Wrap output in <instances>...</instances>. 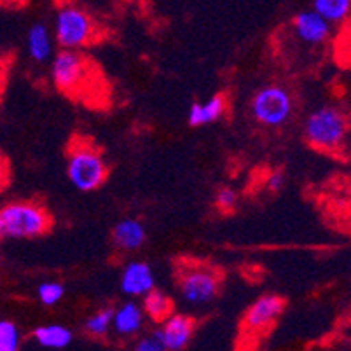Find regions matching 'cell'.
Here are the masks:
<instances>
[{
	"instance_id": "6da1fadb",
	"label": "cell",
	"mask_w": 351,
	"mask_h": 351,
	"mask_svg": "<svg viewBox=\"0 0 351 351\" xmlns=\"http://www.w3.org/2000/svg\"><path fill=\"white\" fill-rule=\"evenodd\" d=\"M51 215L32 201H12L0 208V239H28L49 231Z\"/></svg>"
},
{
	"instance_id": "7a4b0ae2",
	"label": "cell",
	"mask_w": 351,
	"mask_h": 351,
	"mask_svg": "<svg viewBox=\"0 0 351 351\" xmlns=\"http://www.w3.org/2000/svg\"><path fill=\"white\" fill-rule=\"evenodd\" d=\"M304 136L309 145L318 151H341L348 136L346 116L336 107L318 108L306 119Z\"/></svg>"
},
{
	"instance_id": "3957f363",
	"label": "cell",
	"mask_w": 351,
	"mask_h": 351,
	"mask_svg": "<svg viewBox=\"0 0 351 351\" xmlns=\"http://www.w3.org/2000/svg\"><path fill=\"white\" fill-rule=\"evenodd\" d=\"M107 162L97 147L91 143H77L70 151L66 175L73 187L82 193L95 191L107 180Z\"/></svg>"
},
{
	"instance_id": "277c9868",
	"label": "cell",
	"mask_w": 351,
	"mask_h": 351,
	"mask_svg": "<svg viewBox=\"0 0 351 351\" xmlns=\"http://www.w3.org/2000/svg\"><path fill=\"white\" fill-rule=\"evenodd\" d=\"M250 108L257 123L267 128H280L292 117V95L283 86H264L255 93Z\"/></svg>"
},
{
	"instance_id": "5b68a950",
	"label": "cell",
	"mask_w": 351,
	"mask_h": 351,
	"mask_svg": "<svg viewBox=\"0 0 351 351\" xmlns=\"http://www.w3.org/2000/svg\"><path fill=\"white\" fill-rule=\"evenodd\" d=\"M95 35V23L91 16L79 8L60 9L54 20V39L62 49H79L91 43Z\"/></svg>"
},
{
	"instance_id": "8992f818",
	"label": "cell",
	"mask_w": 351,
	"mask_h": 351,
	"mask_svg": "<svg viewBox=\"0 0 351 351\" xmlns=\"http://www.w3.org/2000/svg\"><path fill=\"white\" fill-rule=\"evenodd\" d=\"M88 60L75 49H62L51 63V75L63 93H77L89 77Z\"/></svg>"
},
{
	"instance_id": "52a82bcc",
	"label": "cell",
	"mask_w": 351,
	"mask_h": 351,
	"mask_svg": "<svg viewBox=\"0 0 351 351\" xmlns=\"http://www.w3.org/2000/svg\"><path fill=\"white\" fill-rule=\"evenodd\" d=\"M184 301L193 306H203L213 301L220 289V278L217 271L205 266H189L180 273L178 280Z\"/></svg>"
},
{
	"instance_id": "ba28073f",
	"label": "cell",
	"mask_w": 351,
	"mask_h": 351,
	"mask_svg": "<svg viewBox=\"0 0 351 351\" xmlns=\"http://www.w3.org/2000/svg\"><path fill=\"white\" fill-rule=\"evenodd\" d=\"M293 34L298 35V39L309 46H318L330 39L332 25L325 21L318 12L302 11L293 18Z\"/></svg>"
},
{
	"instance_id": "9c48e42d",
	"label": "cell",
	"mask_w": 351,
	"mask_h": 351,
	"mask_svg": "<svg viewBox=\"0 0 351 351\" xmlns=\"http://www.w3.org/2000/svg\"><path fill=\"white\" fill-rule=\"evenodd\" d=\"M194 332V320L186 315H170L162 322L158 337L168 351H182L189 344Z\"/></svg>"
},
{
	"instance_id": "30bf717a",
	"label": "cell",
	"mask_w": 351,
	"mask_h": 351,
	"mask_svg": "<svg viewBox=\"0 0 351 351\" xmlns=\"http://www.w3.org/2000/svg\"><path fill=\"white\" fill-rule=\"evenodd\" d=\"M285 301L278 295H264L248 308L245 315V327L248 330H264L276 322V318L283 313Z\"/></svg>"
},
{
	"instance_id": "8fae6325",
	"label": "cell",
	"mask_w": 351,
	"mask_h": 351,
	"mask_svg": "<svg viewBox=\"0 0 351 351\" xmlns=\"http://www.w3.org/2000/svg\"><path fill=\"white\" fill-rule=\"evenodd\" d=\"M154 273L152 267L142 261H133L128 264L121 274V290L132 298H143L154 289Z\"/></svg>"
},
{
	"instance_id": "7c38bea8",
	"label": "cell",
	"mask_w": 351,
	"mask_h": 351,
	"mask_svg": "<svg viewBox=\"0 0 351 351\" xmlns=\"http://www.w3.org/2000/svg\"><path fill=\"white\" fill-rule=\"evenodd\" d=\"M145 228L140 220L124 219L117 222L112 231L114 245L123 252H135L145 243Z\"/></svg>"
},
{
	"instance_id": "4fadbf2b",
	"label": "cell",
	"mask_w": 351,
	"mask_h": 351,
	"mask_svg": "<svg viewBox=\"0 0 351 351\" xmlns=\"http://www.w3.org/2000/svg\"><path fill=\"white\" fill-rule=\"evenodd\" d=\"M226 98L222 95L208 98L203 104H194L189 108V124L191 126H205V124L215 123L226 112Z\"/></svg>"
},
{
	"instance_id": "5bb4252c",
	"label": "cell",
	"mask_w": 351,
	"mask_h": 351,
	"mask_svg": "<svg viewBox=\"0 0 351 351\" xmlns=\"http://www.w3.org/2000/svg\"><path fill=\"white\" fill-rule=\"evenodd\" d=\"M143 324V313L135 302H124L114 309L112 327L119 336H133Z\"/></svg>"
},
{
	"instance_id": "9a60e30c",
	"label": "cell",
	"mask_w": 351,
	"mask_h": 351,
	"mask_svg": "<svg viewBox=\"0 0 351 351\" xmlns=\"http://www.w3.org/2000/svg\"><path fill=\"white\" fill-rule=\"evenodd\" d=\"M27 47L30 58L35 62L44 63L51 58L53 54V37L46 25L37 23L30 28L27 37Z\"/></svg>"
},
{
	"instance_id": "2e32d148",
	"label": "cell",
	"mask_w": 351,
	"mask_h": 351,
	"mask_svg": "<svg viewBox=\"0 0 351 351\" xmlns=\"http://www.w3.org/2000/svg\"><path fill=\"white\" fill-rule=\"evenodd\" d=\"M143 309L152 322L162 324L170 315H173V301L161 290L152 289L143 295Z\"/></svg>"
},
{
	"instance_id": "e0dca14e",
	"label": "cell",
	"mask_w": 351,
	"mask_h": 351,
	"mask_svg": "<svg viewBox=\"0 0 351 351\" xmlns=\"http://www.w3.org/2000/svg\"><path fill=\"white\" fill-rule=\"evenodd\" d=\"M34 339L43 348L62 350V348L69 346L70 341H72V332L63 325H43V327L35 328Z\"/></svg>"
},
{
	"instance_id": "ac0fdd59",
	"label": "cell",
	"mask_w": 351,
	"mask_h": 351,
	"mask_svg": "<svg viewBox=\"0 0 351 351\" xmlns=\"http://www.w3.org/2000/svg\"><path fill=\"white\" fill-rule=\"evenodd\" d=\"M351 0H313V11L330 25H341L348 20Z\"/></svg>"
},
{
	"instance_id": "d6986e66",
	"label": "cell",
	"mask_w": 351,
	"mask_h": 351,
	"mask_svg": "<svg viewBox=\"0 0 351 351\" xmlns=\"http://www.w3.org/2000/svg\"><path fill=\"white\" fill-rule=\"evenodd\" d=\"M112 317H114V309L105 308L100 309L98 313H95L93 317H89L86 320V332H89L91 336H105L108 332V328L112 327Z\"/></svg>"
},
{
	"instance_id": "ffe728a7",
	"label": "cell",
	"mask_w": 351,
	"mask_h": 351,
	"mask_svg": "<svg viewBox=\"0 0 351 351\" xmlns=\"http://www.w3.org/2000/svg\"><path fill=\"white\" fill-rule=\"evenodd\" d=\"M20 330L12 322L0 320V351H20Z\"/></svg>"
},
{
	"instance_id": "44dd1931",
	"label": "cell",
	"mask_w": 351,
	"mask_h": 351,
	"mask_svg": "<svg viewBox=\"0 0 351 351\" xmlns=\"http://www.w3.org/2000/svg\"><path fill=\"white\" fill-rule=\"evenodd\" d=\"M65 289H63L62 283L58 282H44L40 283L39 289H37V295H39L40 302L46 306H54L62 301Z\"/></svg>"
},
{
	"instance_id": "7402d4cb",
	"label": "cell",
	"mask_w": 351,
	"mask_h": 351,
	"mask_svg": "<svg viewBox=\"0 0 351 351\" xmlns=\"http://www.w3.org/2000/svg\"><path fill=\"white\" fill-rule=\"evenodd\" d=\"M217 206H219L222 212H231V210H234L236 203H238V196H236V193L232 189H229V187H222V189L217 193Z\"/></svg>"
},
{
	"instance_id": "603a6c76",
	"label": "cell",
	"mask_w": 351,
	"mask_h": 351,
	"mask_svg": "<svg viewBox=\"0 0 351 351\" xmlns=\"http://www.w3.org/2000/svg\"><path fill=\"white\" fill-rule=\"evenodd\" d=\"M133 351H168L165 348V344L161 343V339L158 337V334H152L149 337H143L142 341H138Z\"/></svg>"
},
{
	"instance_id": "cb8c5ba5",
	"label": "cell",
	"mask_w": 351,
	"mask_h": 351,
	"mask_svg": "<svg viewBox=\"0 0 351 351\" xmlns=\"http://www.w3.org/2000/svg\"><path fill=\"white\" fill-rule=\"evenodd\" d=\"M11 180V168H9V161L4 154H0V193L9 186Z\"/></svg>"
},
{
	"instance_id": "d4e9b609",
	"label": "cell",
	"mask_w": 351,
	"mask_h": 351,
	"mask_svg": "<svg viewBox=\"0 0 351 351\" xmlns=\"http://www.w3.org/2000/svg\"><path fill=\"white\" fill-rule=\"evenodd\" d=\"M283 184H285V175H283L282 171H273V173L267 177L266 182V186L269 191H280L283 187Z\"/></svg>"
},
{
	"instance_id": "484cf974",
	"label": "cell",
	"mask_w": 351,
	"mask_h": 351,
	"mask_svg": "<svg viewBox=\"0 0 351 351\" xmlns=\"http://www.w3.org/2000/svg\"><path fill=\"white\" fill-rule=\"evenodd\" d=\"M4 77H5V66L4 63L0 62V89H2V84H4Z\"/></svg>"
}]
</instances>
